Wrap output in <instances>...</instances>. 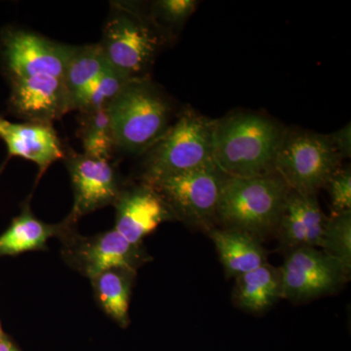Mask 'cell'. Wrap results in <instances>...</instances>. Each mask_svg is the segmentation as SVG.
I'll return each instance as SVG.
<instances>
[{"label":"cell","mask_w":351,"mask_h":351,"mask_svg":"<svg viewBox=\"0 0 351 351\" xmlns=\"http://www.w3.org/2000/svg\"><path fill=\"white\" fill-rule=\"evenodd\" d=\"M285 133L286 129L276 120L258 113H232L215 120V163L230 178L274 174Z\"/></svg>","instance_id":"obj_1"},{"label":"cell","mask_w":351,"mask_h":351,"mask_svg":"<svg viewBox=\"0 0 351 351\" xmlns=\"http://www.w3.org/2000/svg\"><path fill=\"white\" fill-rule=\"evenodd\" d=\"M115 151L145 154L172 124L173 105L149 78L132 80L108 107Z\"/></svg>","instance_id":"obj_2"},{"label":"cell","mask_w":351,"mask_h":351,"mask_svg":"<svg viewBox=\"0 0 351 351\" xmlns=\"http://www.w3.org/2000/svg\"><path fill=\"white\" fill-rule=\"evenodd\" d=\"M291 189L276 173L263 177L226 178L217 221L223 228L249 233L262 241L276 232Z\"/></svg>","instance_id":"obj_3"},{"label":"cell","mask_w":351,"mask_h":351,"mask_svg":"<svg viewBox=\"0 0 351 351\" xmlns=\"http://www.w3.org/2000/svg\"><path fill=\"white\" fill-rule=\"evenodd\" d=\"M214 122L193 110L182 112L145 152L142 182L152 184L215 162Z\"/></svg>","instance_id":"obj_4"},{"label":"cell","mask_w":351,"mask_h":351,"mask_svg":"<svg viewBox=\"0 0 351 351\" xmlns=\"http://www.w3.org/2000/svg\"><path fill=\"white\" fill-rule=\"evenodd\" d=\"M100 46L107 63L130 80L149 78L147 73L162 45L149 21L129 4L112 3Z\"/></svg>","instance_id":"obj_5"},{"label":"cell","mask_w":351,"mask_h":351,"mask_svg":"<svg viewBox=\"0 0 351 351\" xmlns=\"http://www.w3.org/2000/svg\"><path fill=\"white\" fill-rule=\"evenodd\" d=\"M341 160L329 136L286 130L277 154L276 173L291 191L316 195L339 169Z\"/></svg>","instance_id":"obj_6"},{"label":"cell","mask_w":351,"mask_h":351,"mask_svg":"<svg viewBox=\"0 0 351 351\" xmlns=\"http://www.w3.org/2000/svg\"><path fill=\"white\" fill-rule=\"evenodd\" d=\"M228 176L212 162L149 184L165 201L174 219L209 232L217 221L221 189Z\"/></svg>","instance_id":"obj_7"},{"label":"cell","mask_w":351,"mask_h":351,"mask_svg":"<svg viewBox=\"0 0 351 351\" xmlns=\"http://www.w3.org/2000/svg\"><path fill=\"white\" fill-rule=\"evenodd\" d=\"M60 239L63 241L66 262L90 280L106 270L117 267L137 271L151 260L142 245L130 243L114 228L93 237H82L69 226Z\"/></svg>","instance_id":"obj_8"},{"label":"cell","mask_w":351,"mask_h":351,"mask_svg":"<svg viewBox=\"0 0 351 351\" xmlns=\"http://www.w3.org/2000/svg\"><path fill=\"white\" fill-rule=\"evenodd\" d=\"M278 269L281 299L292 302L332 294L350 277L336 260L313 247L289 252Z\"/></svg>","instance_id":"obj_9"},{"label":"cell","mask_w":351,"mask_h":351,"mask_svg":"<svg viewBox=\"0 0 351 351\" xmlns=\"http://www.w3.org/2000/svg\"><path fill=\"white\" fill-rule=\"evenodd\" d=\"M1 59L9 80L51 75L64 80L71 45L55 43L22 29H6L1 36Z\"/></svg>","instance_id":"obj_10"},{"label":"cell","mask_w":351,"mask_h":351,"mask_svg":"<svg viewBox=\"0 0 351 351\" xmlns=\"http://www.w3.org/2000/svg\"><path fill=\"white\" fill-rule=\"evenodd\" d=\"M75 193V203L66 221L77 219L108 205H114L122 191L119 173L110 160L71 152L64 156Z\"/></svg>","instance_id":"obj_11"},{"label":"cell","mask_w":351,"mask_h":351,"mask_svg":"<svg viewBox=\"0 0 351 351\" xmlns=\"http://www.w3.org/2000/svg\"><path fill=\"white\" fill-rule=\"evenodd\" d=\"M9 83V110L27 122L52 124L71 110L63 78L34 75L13 78Z\"/></svg>","instance_id":"obj_12"},{"label":"cell","mask_w":351,"mask_h":351,"mask_svg":"<svg viewBox=\"0 0 351 351\" xmlns=\"http://www.w3.org/2000/svg\"><path fill=\"white\" fill-rule=\"evenodd\" d=\"M113 206L117 210L113 228L134 245H142L161 223L175 219L156 189L145 182L124 188Z\"/></svg>","instance_id":"obj_13"},{"label":"cell","mask_w":351,"mask_h":351,"mask_svg":"<svg viewBox=\"0 0 351 351\" xmlns=\"http://www.w3.org/2000/svg\"><path fill=\"white\" fill-rule=\"evenodd\" d=\"M0 140L5 144L9 157H21L36 164L38 179L55 161L66 156L52 124L15 123L0 115Z\"/></svg>","instance_id":"obj_14"},{"label":"cell","mask_w":351,"mask_h":351,"mask_svg":"<svg viewBox=\"0 0 351 351\" xmlns=\"http://www.w3.org/2000/svg\"><path fill=\"white\" fill-rule=\"evenodd\" d=\"M208 233L214 242L226 276H240L267 263V253L262 241L249 233L215 228Z\"/></svg>","instance_id":"obj_15"},{"label":"cell","mask_w":351,"mask_h":351,"mask_svg":"<svg viewBox=\"0 0 351 351\" xmlns=\"http://www.w3.org/2000/svg\"><path fill=\"white\" fill-rule=\"evenodd\" d=\"M71 223L48 225L36 218L29 203L24 205L3 234L0 235V256H15L29 251L43 250L51 237H61Z\"/></svg>","instance_id":"obj_16"},{"label":"cell","mask_w":351,"mask_h":351,"mask_svg":"<svg viewBox=\"0 0 351 351\" xmlns=\"http://www.w3.org/2000/svg\"><path fill=\"white\" fill-rule=\"evenodd\" d=\"M281 299L280 274L277 267L265 263L258 269L235 277L233 301L239 308L261 313Z\"/></svg>","instance_id":"obj_17"},{"label":"cell","mask_w":351,"mask_h":351,"mask_svg":"<svg viewBox=\"0 0 351 351\" xmlns=\"http://www.w3.org/2000/svg\"><path fill=\"white\" fill-rule=\"evenodd\" d=\"M136 276L135 270L117 267L91 279L95 298L101 309L122 327L129 324V306Z\"/></svg>","instance_id":"obj_18"},{"label":"cell","mask_w":351,"mask_h":351,"mask_svg":"<svg viewBox=\"0 0 351 351\" xmlns=\"http://www.w3.org/2000/svg\"><path fill=\"white\" fill-rule=\"evenodd\" d=\"M107 64L99 44L71 46L64 83L71 110H78L83 96Z\"/></svg>","instance_id":"obj_19"},{"label":"cell","mask_w":351,"mask_h":351,"mask_svg":"<svg viewBox=\"0 0 351 351\" xmlns=\"http://www.w3.org/2000/svg\"><path fill=\"white\" fill-rule=\"evenodd\" d=\"M80 113V138L83 154L110 160L115 151V143L108 108Z\"/></svg>","instance_id":"obj_20"},{"label":"cell","mask_w":351,"mask_h":351,"mask_svg":"<svg viewBox=\"0 0 351 351\" xmlns=\"http://www.w3.org/2000/svg\"><path fill=\"white\" fill-rule=\"evenodd\" d=\"M321 248L336 260L348 276L351 272V211L332 214L325 221Z\"/></svg>","instance_id":"obj_21"},{"label":"cell","mask_w":351,"mask_h":351,"mask_svg":"<svg viewBox=\"0 0 351 351\" xmlns=\"http://www.w3.org/2000/svg\"><path fill=\"white\" fill-rule=\"evenodd\" d=\"M284 250L291 252L302 247H314L311 230L302 213L297 193L291 191L276 232Z\"/></svg>","instance_id":"obj_22"},{"label":"cell","mask_w":351,"mask_h":351,"mask_svg":"<svg viewBox=\"0 0 351 351\" xmlns=\"http://www.w3.org/2000/svg\"><path fill=\"white\" fill-rule=\"evenodd\" d=\"M130 82L107 63L93 84L88 88L78 110L84 112L108 108Z\"/></svg>","instance_id":"obj_23"},{"label":"cell","mask_w":351,"mask_h":351,"mask_svg":"<svg viewBox=\"0 0 351 351\" xmlns=\"http://www.w3.org/2000/svg\"><path fill=\"white\" fill-rule=\"evenodd\" d=\"M199 2L196 0H160L154 2V20L168 27H181L193 16Z\"/></svg>","instance_id":"obj_24"},{"label":"cell","mask_w":351,"mask_h":351,"mask_svg":"<svg viewBox=\"0 0 351 351\" xmlns=\"http://www.w3.org/2000/svg\"><path fill=\"white\" fill-rule=\"evenodd\" d=\"M331 197L332 214L351 211V170L339 169L327 182Z\"/></svg>","instance_id":"obj_25"},{"label":"cell","mask_w":351,"mask_h":351,"mask_svg":"<svg viewBox=\"0 0 351 351\" xmlns=\"http://www.w3.org/2000/svg\"><path fill=\"white\" fill-rule=\"evenodd\" d=\"M337 154L341 159L350 158L351 156V128L350 122L343 128L329 136Z\"/></svg>","instance_id":"obj_26"},{"label":"cell","mask_w":351,"mask_h":351,"mask_svg":"<svg viewBox=\"0 0 351 351\" xmlns=\"http://www.w3.org/2000/svg\"><path fill=\"white\" fill-rule=\"evenodd\" d=\"M0 351H20L6 337L0 339Z\"/></svg>","instance_id":"obj_27"},{"label":"cell","mask_w":351,"mask_h":351,"mask_svg":"<svg viewBox=\"0 0 351 351\" xmlns=\"http://www.w3.org/2000/svg\"><path fill=\"white\" fill-rule=\"evenodd\" d=\"M4 337H5V335H4L3 331H2L1 326H0V339H3Z\"/></svg>","instance_id":"obj_28"},{"label":"cell","mask_w":351,"mask_h":351,"mask_svg":"<svg viewBox=\"0 0 351 351\" xmlns=\"http://www.w3.org/2000/svg\"><path fill=\"white\" fill-rule=\"evenodd\" d=\"M5 163L3 164V165L1 166V167H0V175H1V173H2V171H3L4 169V167H5Z\"/></svg>","instance_id":"obj_29"}]
</instances>
